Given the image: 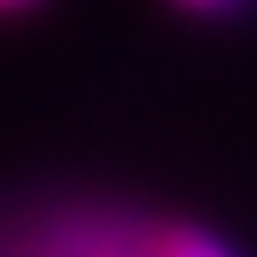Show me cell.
I'll list each match as a JSON object with an SVG mask.
<instances>
[{"label":"cell","mask_w":257,"mask_h":257,"mask_svg":"<svg viewBox=\"0 0 257 257\" xmlns=\"http://www.w3.org/2000/svg\"><path fill=\"white\" fill-rule=\"evenodd\" d=\"M155 257H234V251L206 229H166L155 240Z\"/></svg>","instance_id":"6da1fadb"},{"label":"cell","mask_w":257,"mask_h":257,"mask_svg":"<svg viewBox=\"0 0 257 257\" xmlns=\"http://www.w3.org/2000/svg\"><path fill=\"white\" fill-rule=\"evenodd\" d=\"M177 6H189V12H217V6H229V0H177Z\"/></svg>","instance_id":"7a4b0ae2"},{"label":"cell","mask_w":257,"mask_h":257,"mask_svg":"<svg viewBox=\"0 0 257 257\" xmlns=\"http://www.w3.org/2000/svg\"><path fill=\"white\" fill-rule=\"evenodd\" d=\"M35 0H0V12H29Z\"/></svg>","instance_id":"3957f363"}]
</instances>
